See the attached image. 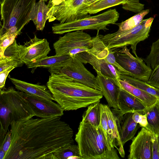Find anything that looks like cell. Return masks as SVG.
I'll list each match as a JSON object with an SVG mask.
<instances>
[{
    "instance_id": "43",
    "label": "cell",
    "mask_w": 159,
    "mask_h": 159,
    "mask_svg": "<svg viewBox=\"0 0 159 159\" xmlns=\"http://www.w3.org/2000/svg\"><path fill=\"white\" fill-rule=\"evenodd\" d=\"M44 1L45 2H47L48 0H41Z\"/></svg>"
},
{
    "instance_id": "35",
    "label": "cell",
    "mask_w": 159,
    "mask_h": 159,
    "mask_svg": "<svg viewBox=\"0 0 159 159\" xmlns=\"http://www.w3.org/2000/svg\"><path fill=\"white\" fill-rule=\"evenodd\" d=\"M19 35L16 34L0 37V57L4 55L6 49L13 43L16 37Z\"/></svg>"
},
{
    "instance_id": "22",
    "label": "cell",
    "mask_w": 159,
    "mask_h": 159,
    "mask_svg": "<svg viewBox=\"0 0 159 159\" xmlns=\"http://www.w3.org/2000/svg\"><path fill=\"white\" fill-rule=\"evenodd\" d=\"M120 88L139 99L147 108L155 105L159 100L158 98L131 85L120 79L117 80Z\"/></svg>"
},
{
    "instance_id": "29",
    "label": "cell",
    "mask_w": 159,
    "mask_h": 159,
    "mask_svg": "<svg viewBox=\"0 0 159 159\" xmlns=\"http://www.w3.org/2000/svg\"><path fill=\"white\" fill-rule=\"evenodd\" d=\"M120 78L134 86L159 98V89L151 86L147 82L140 80L132 77L120 74Z\"/></svg>"
},
{
    "instance_id": "8",
    "label": "cell",
    "mask_w": 159,
    "mask_h": 159,
    "mask_svg": "<svg viewBox=\"0 0 159 159\" xmlns=\"http://www.w3.org/2000/svg\"><path fill=\"white\" fill-rule=\"evenodd\" d=\"M93 46V37L83 30L67 33L53 44L56 55H68L71 57L79 53L88 51Z\"/></svg>"
},
{
    "instance_id": "1",
    "label": "cell",
    "mask_w": 159,
    "mask_h": 159,
    "mask_svg": "<svg viewBox=\"0 0 159 159\" xmlns=\"http://www.w3.org/2000/svg\"><path fill=\"white\" fill-rule=\"evenodd\" d=\"M11 143L4 159H53V153L73 143V131L60 116L31 118L10 125Z\"/></svg>"
},
{
    "instance_id": "6",
    "label": "cell",
    "mask_w": 159,
    "mask_h": 159,
    "mask_svg": "<svg viewBox=\"0 0 159 159\" xmlns=\"http://www.w3.org/2000/svg\"><path fill=\"white\" fill-rule=\"evenodd\" d=\"M154 18L143 20L138 25L129 30L106 34H99L100 39L109 49L122 48L130 45L132 52L135 56L138 43L147 39L149 36L151 27Z\"/></svg>"
},
{
    "instance_id": "42",
    "label": "cell",
    "mask_w": 159,
    "mask_h": 159,
    "mask_svg": "<svg viewBox=\"0 0 159 159\" xmlns=\"http://www.w3.org/2000/svg\"><path fill=\"white\" fill-rule=\"evenodd\" d=\"M6 152L2 149L0 148V159H4Z\"/></svg>"
},
{
    "instance_id": "19",
    "label": "cell",
    "mask_w": 159,
    "mask_h": 159,
    "mask_svg": "<svg viewBox=\"0 0 159 159\" xmlns=\"http://www.w3.org/2000/svg\"><path fill=\"white\" fill-rule=\"evenodd\" d=\"M8 78L18 91L46 100L54 101L47 86L29 83L10 76Z\"/></svg>"
},
{
    "instance_id": "2",
    "label": "cell",
    "mask_w": 159,
    "mask_h": 159,
    "mask_svg": "<svg viewBox=\"0 0 159 159\" xmlns=\"http://www.w3.org/2000/svg\"><path fill=\"white\" fill-rule=\"evenodd\" d=\"M47 86L54 99L65 111L75 110L99 102L102 92L64 75L51 74Z\"/></svg>"
},
{
    "instance_id": "32",
    "label": "cell",
    "mask_w": 159,
    "mask_h": 159,
    "mask_svg": "<svg viewBox=\"0 0 159 159\" xmlns=\"http://www.w3.org/2000/svg\"><path fill=\"white\" fill-rule=\"evenodd\" d=\"M144 61L152 70L159 65V39L152 43L150 53Z\"/></svg>"
},
{
    "instance_id": "38",
    "label": "cell",
    "mask_w": 159,
    "mask_h": 159,
    "mask_svg": "<svg viewBox=\"0 0 159 159\" xmlns=\"http://www.w3.org/2000/svg\"><path fill=\"white\" fill-rule=\"evenodd\" d=\"M11 143V133L9 130L6 134L3 142L0 143V148H2L6 153L9 150Z\"/></svg>"
},
{
    "instance_id": "11",
    "label": "cell",
    "mask_w": 159,
    "mask_h": 159,
    "mask_svg": "<svg viewBox=\"0 0 159 159\" xmlns=\"http://www.w3.org/2000/svg\"><path fill=\"white\" fill-rule=\"evenodd\" d=\"M84 0H53L48 2V21L56 20L62 24L82 19L80 10Z\"/></svg>"
},
{
    "instance_id": "20",
    "label": "cell",
    "mask_w": 159,
    "mask_h": 159,
    "mask_svg": "<svg viewBox=\"0 0 159 159\" xmlns=\"http://www.w3.org/2000/svg\"><path fill=\"white\" fill-rule=\"evenodd\" d=\"M118 102L120 111L123 115L135 112L143 114L147 108L139 99L120 88Z\"/></svg>"
},
{
    "instance_id": "26",
    "label": "cell",
    "mask_w": 159,
    "mask_h": 159,
    "mask_svg": "<svg viewBox=\"0 0 159 159\" xmlns=\"http://www.w3.org/2000/svg\"><path fill=\"white\" fill-rule=\"evenodd\" d=\"M147 114L148 125L146 128L155 136H159V100L151 107L146 108L143 114Z\"/></svg>"
},
{
    "instance_id": "44",
    "label": "cell",
    "mask_w": 159,
    "mask_h": 159,
    "mask_svg": "<svg viewBox=\"0 0 159 159\" xmlns=\"http://www.w3.org/2000/svg\"><path fill=\"white\" fill-rule=\"evenodd\" d=\"M52 0H49L48 2H51Z\"/></svg>"
},
{
    "instance_id": "16",
    "label": "cell",
    "mask_w": 159,
    "mask_h": 159,
    "mask_svg": "<svg viewBox=\"0 0 159 159\" xmlns=\"http://www.w3.org/2000/svg\"><path fill=\"white\" fill-rule=\"evenodd\" d=\"M24 45L27 51L22 61L27 66L47 57L51 50L47 40L39 39L35 34Z\"/></svg>"
},
{
    "instance_id": "13",
    "label": "cell",
    "mask_w": 159,
    "mask_h": 159,
    "mask_svg": "<svg viewBox=\"0 0 159 159\" xmlns=\"http://www.w3.org/2000/svg\"><path fill=\"white\" fill-rule=\"evenodd\" d=\"M155 135L142 127L132 140L128 159H152L153 141Z\"/></svg>"
},
{
    "instance_id": "34",
    "label": "cell",
    "mask_w": 159,
    "mask_h": 159,
    "mask_svg": "<svg viewBox=\"0 0 159 159\" xmlns=\"http://www.w3.org/2000/svg\"><path fill=\"white\" fill-rule=\"evenodd\" d=\"M122 5L124 9L137 13L143 10L144 6L139 0H129Z\"/></svg>"
},
{
    "instance_id": "12",
    "label": "cell",
    "mask_w": 159,
    "mask_h": 159,
    "mask_svg": "<svg viewBox=\"0 0 159 159\" xmlns=\"http://www.w3.org/2000/svg\"><path fill=\"white\" fill-rule=\"evenodd\" d=\"M116 61L132 77L146 82L150 75L152 69L137 55L134 57L127 46L117 49L115 53Z\"/></svg>"
},
{
    "instance_id": "9",
    "label": "cell",
    "mask_w": 159,
    "mask_h": 159,
    "mask_svg": "<svg viewBox=\"0 0 159 159\" xmlns=\"http://www.w3.org/2000/svg\"><path fill=\"white\" fill-rule=\"evenodd\" d=\"M83 64L75 56L60 65L48 68V71L51 74L65 76L101 91L96 77L85 68Z\"/></svg>"
},
{
    "instance_id": "39",
    "label": "cell",
    "mask_w": 159,
    "mask_h": 159,
    "mask_svg": "<svg viewBox=\"0 0 159 159\" xmlns=\"http://www.w3.org/2000/svg\"><path fill=\"white\" fill-rule=\"evenodd\" d=\"M15 67H10L0 72V90L2 89L4 87L6 79L9 73Z\"/></svg>"
},
{
    "instance_id": "31",
    "label": "cell",
    "mask_w": 159,
    "mask_h": 159,
    "mask_svg": "<svg viewBox=\"0 0 159 159\" xmlns=\"http://www.w3.org/2000/svg\"><path fill=\"white\" fill-rule=\"evenodd\" d=\"M117 49H108L106 47L102 41L101 43V51L107 61L109 63L113 66L118 70L120 74L132 77L131 74L123 68L116 61L115 53Z\"/></svg>"
},
{
    "instance_id": "3",
    "label": "cell",
    "mask_w": 159,
    "mask_h": 159,
    "mask_svg": "<svg viewBox=\"0 0 159 159\" xmlns=\"http://www.w3.org/2000/svg\"><path fill=\"white\" fill-rule=\"evenodd\" d=\"M75 140L81 159H120L116 148L107 143L100 125L96 127L81 121Z\"/></svg>"
},
{
    "instance_id": "36",
    "label": "cell",
    "mask_w": 159,
    "mask_h": 159,
    "mask_svg": "<svg viewBox=\"0 0 159 159\" xmlns=\"http://www.w3.org/2000/svg\"><path fill=\"white\" fill-rule=\"evenodd\" d=\"M147 83L151 86L159 89V65L152 70Z\"/></svg>"
},
{
    "instance_id": "40",
    "label": "cell",
    "mask_w": 159,
    "mask_h": 159,
    "mask_svg": "<svg viewBox=\"0 0 159 159\" xmlns=\"http://www.w3.org/2000/svg\"><path fill=\"white\" fill-rule=\"evenodd\" d=\"M152 159H159V136H155L153 141Z\"/></svg>"
},
{
    "instance_id": "18",
    "label": "cell",
    "mask_w": 159,
    "mask_h": 159,
    "mask_svg": "<svg viewBox=\"0 0 159 159\" xmlns=\"http://www.w3.org/2000/svg\"><path fill=\"white\" fill-rule=\"evenodd\" d=\"M27 51L25 46L18 44L15 40L5 51L4 55L0 57V72L11 66H21L22 61Z\"/></svg>"
},
{
    "instance_id": "28",
    "label": "cell",
    "mask_w": 159,
    "mask_h": 159,
    "mask_svg": "<svg viewBox=\"0 0 159 159\" xmlns=\"http://www.w3.org/2000/svg\"><path fill=\"white\" fill-rule=\"evenodd\" d=\"M53 159H81L78 145L70 143L61 147L53 153Z\"/></svg>"
},
{
    "instance_id": "33",
    "label": "cell",
    "mask_w": 159,
    "mask_h": 159,
    "mask_svg": "<svg viewBox=\"0 0 159 159\" xmlns=\"http://www.w3.org/2000/svg\"><path fill=\"white\" fill-rule=\"evenodd\" d=\"M100 107L101 117L99 125L103 132L106 140L110 147L112 149L115 148L113 144L109 133L105 104L100 103Z\"/></svg>"
},
{
    "instance_id": "25",
    "label": "cell",
    "mask_w": 159,
    "mask_h": 159,
    "mask_svg": "<svg viewBox=\"0 0 159 159\" xmlns=\"http://www.w3.org/2000/svg\"><path fill=\"white\" fill-rule=\"evenodd\" d=\"M71 57L68 55L54 56L48 57L40 60L33 62L27 66L28 68L32 69L33 73L38 67L51 68L60 65L70 59Z\"/></svg>"
},
{
    "instance_id": "23",
    "label": "cell",
    "mask_w": 159,
    "mask_h": 159,
    "mask_svg": "<svg viewBox=\"0 0 159 159\" xmlns=\"http://www.w3.org/2000/svg\"><path fill=\"white\" fill-rule=\"evenodd\" d=\"M129 0H97L82 8L80 14L82 18L89 16L103 10L116 6L122 4Z\"/></svg>"
},
{
    "instance_id": "5",
    "label": "cell",
    "mask_w": 159,
    "mask_h": 159,
    "mask_svg": "<svg viewBox=\"0 0 159 159\" xmlns=\"http://www.w3.org/2000/svg\"><path fill=\"white\" fill-rule=\"evenodd\" d=\"M36 0H1V20L3 22L0 36L8 31L21 33L24 26L31 20Z\"/></svg>"
},
{
    "instance_id": "27",
    "label": "cell",
    "mask_w": 159,
    "mask_h": 159,
    "mask_svg": "<svg viewBox=\"0 0 159 159\" xmlns=\"http://www.w3.org/2000/svg\"><path fill=\"white\" fill-rule=\"evenodd\" d=\"M100 103L97 102L92 103L88 106L82 115L81 121L98 127L100 125Z\"/></svg>"
},
{
    "instance_id": "10",
    "label": "cell",
    "mask_w": 159,
    "mask_h": 159,
    "mask_svg": "<svg viewBox=\"0 0 159 159\" xmlns=\"http://www.w3.org/2000/svg\"><path fill=\"white\" fill-rule=\"evenodd\" d=\"M99 31L96 36L93 37L92 48L88 51L79 53L75 56L84 64L91 65L96 72H100L105 76L118 80L120 79V72L107 61L101 51L102 40L99 37Z\"/></svg>"
},
{
    "instance_id": "4",
    "label": "cell",
    "mask_w": 159,
    "mask_h": 159,
    "mask_svg": "<svg viewBox=\"0 0 159 159\" xmlns=\"http://www.w3.org/2000/svg\"><path fill=\"white\" fill-rule=\"evenodd\" d=\"M34 116L21 92L10 87L0 90V142H2L13 122L29 120Z\"/></svg>"
},
{
    "instance_id": "37",
    "label": "cell",
    "mask_w": 159,
    "mask_h": 159,
    "mask_svg": "<svg viewBox=\"0 0 159 159\" xmlns=\"http://www.w3.org/2000/svg\"><path fill=\"white\" fill-rule=\"evenodd\" d=\"M133 120L139 123L141 127L146 128L148 125L147 114H141L138 112H135L132 115Z\"/></svg>"
},
{
    "instance_id": "30",
    "label": "cell",
    "mask_w": 159,
    "mask_h": 159,
    "mask_svg": "<svg viewBox=\"0 0 159 159\" xmlns=\"http://www.w3.org/2000/svg\"><path fill=\"white\" fill-rule=\"evenodd\" d=\"M149 12V9L143 10L127 20L115 24L119 27V31H124L130 29L139 25L144 17Z\"/></svg>"
},
{
    "instance_id": "41",
    "label": "cell",
    "mask_w": 159,
    "mask_h": 159,
    "mask_svg": "<svg viewBox=\"0 0 159 159\" xmlns=\"http://www.w3.org/2000/svg\"><path fill=\"white\" fill-rule=\"evenodd\" d=\"M97 0H85L84 2L83 5L80 9V10L82 8L88 6L89 5H90V4L93 3V2H95V1Z\"/></svg>"
},
{
    "instance_id": "17",
    "label": "cell",
    "mask_w": 159,
    "mask_h": 159,
    "mask_svg": "<svg viewBox=\"0 0 159 159\" xmlns=\"http://www.w3.org/2000/svg\"><path fill=\"white\" fill-rule=\"evenodd\" d=\"M111 110L117 118L120 138L124 146L127 142L133 139L140 126L133 120L132 117L134 113H127L123 115L119 109Z\"/></svg>"
},
{
    "instance_id": "7",
    "label": "cell",
    "mask_w": 159,
    "mask_h": 159,
    "mask_svg": "<svg viewBox=\"0 0 159 159\" xmlns=\"http://www.w3.org/2000/svg\"><path fill=\"white\" fill-rule=\"evenodd\" d=\"M119 13L115 8L110 9L98 15L89 16L62 24H53L52 29L54 34H60L72 31L87 30L97 31L109 30L110 24L118 20Z\"/></svg>"
},
{
    "instance_id": "24",
    "label": "cell",
    "mask_w": 159,
    "mask_h": 159,
    "mask_svg": "<svg viewBox=\"0 0 159 159\" xmlns=\"http://www.w3.org/2000/svg\"><path fill=\"white\" fill-rule=\"evenodd\" d=\"M50 8L43 1L36 2L33 10L31 20L35 25L36 30L42 31L48 19V13Z\"/></svg>"
},
{
    "instance_id": "21",
    "label": "cell",
    "mask_w": 159,
    "mask_h": 159,
    "mask_svg": "<svg viewBox=\"0 0 159 159\" xmlns=\"http://www.w3.org/2000/svg\"><path fill=\"white\" fill-rule=\"evenodd\" d=\"M105 107L109 133L113 144L120 156L124 158L125 153L120 138L117 118L108 105L105 104Z\"/></svg>"
},
{
    "instance_id": "14",
    "label": "cell",
    "mask_w": 159,
    "mask_h": 159,
    "mask_svg": "<svg viewBox=\"0 0 159 159\" xmlns=\"http://www.w3.org/2000/svg\"><path fill=\"white\" fill-rule=\"evenodd\" d=\"M34 116L41 118L61 117L64 110L58 103L21 92Z\"/></svg>"
},
{
    "instance_id": "15",
    "label": "cell",
    "mask_w": 159,
    "mask_h": 159,
    "mask_svg": "<svg viewBox=\"0 0 159 159\" xmlns=\"http://www.w3.org/2000/svg\"><path fill=\"white\" fill-rule=\"evenodd\" d=\"M96 72L97 82L108 106L114 109H119L118 98L120 88L117 80L105 76L100 72Z\"/></svg>"
}]
</instances>
